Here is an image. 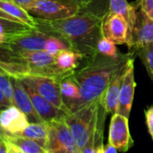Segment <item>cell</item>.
<instances>
[{
  "mask_svg": "<svg viewBox=\"0 0 153 153\" xmlns=\"http://www.w3.org/2000/svg\"><path fill=\"white\" fill-rule=\"evenodd\" d=\"M65 49H70V46L64 39L53 35H50L48 37L46 40L44 51H46L47 53L52 56H55L59 52Z\"/></svg>",
  "mask_w": 153,
  "mask_h": 153,
  "instance_id": "24",
  "label": "cell"
},
{
  "mask_svg": "<svg viewBox=\"0 0 153 153\" xmlns=\"http://www.w3.org/2000/svg\"><path fill=\"white\" fill-rule=\"evenodd\" d=\"M54 56L56 66L63 73L69 74H73L76 71V68L78 66L79 62L82 59H85L81 54L72 49L62 50Z\"/></svg>",
  "mask_w": 153,
  "mask_h": 153,
  "instance_id": "17",
  "label": "cell"
},
{
  "mask_svg": "<svg viewBox=\"0 0 153 153\" xmlns=\"http://www.w3.org/2000/svg\"><path fill=\"white\" fill-rule=\"evenodd\" d=\"M108 143L117 151L126 152L133 145V139L129 130V118L117 113L111 118Z\"/></svg>",
  "mask_w": 153,
  "mask_h": 153,
  "instance_id": "9",
  "label": "cell"
},
{
  "mask_svg": "<svg viewBox=\"0 0 153 153\" xmlns=\"http://www.w3.org/2000/svg\"><path fill=\"white\" fill-rule=\"evenodd\" d=\"M44 153H48V152H44Z\"/></svg>",
  "mask_w": 153,
  "mask_h": 153,
  "instance_id": "39",
  "label": "cell"
},
{
  "mask_svg": "<svg viewBox=\"0 0 153 153\" xmlns=\"http://www.w3.org/2000/svg\"><path fill=\"white\" fill-rule=\"evenodd\" d=\"M152 108H153V107H152Z\"/></svg>",
  "mask_w": 153,
  "mask_h": 153,
  "instance_id": "40",
  "label": "cell"
},
{
  "mask_svg": "<svg viewBox=\"0 0 153 153\" xmlns=\"http://www.w3.org/2000/svg\"><path fill=\"white\" fill-rule=\"evenodd\" d=\"M23 85L32 100L35 111L37 112L38 116L40 117L42 122L49 123L50 121H53L56 119H61L65 117V116L67 115L66 113H64L63 111L59 109L57 107H55L53 104H51L50 101H48L46 99L41 96L38 92H36L30 86L24 83Z\"/></svg>",
  "mask_w": 153,
  "mask_h": 153,
  "instance_id": "13",
  "label": "cell"
},
{
  "mask_svg": "<svg viewBox=\"0 0 153 153\" xmlns=\"http://www.w3.org/2000/svg\"><path fill=\"white\" fill-rule=\"evenodd\" d=\"M30 124L26 115L12 105L0 110V126L6 134H20Z\"/></svg>",
  "mask_w": 153,
  "mask_h": 153,
  "instance_id": "12",
  "label": "cell"
},
{
  "mask_svg": "<svg viewBox=\"0 0 153 153\" xmlns=\"http://www.w3.org/2000/svg\"><path fill=\"white\" fill-rule=\"evenodd\" d=\"M32 29H33V28L29 25H26L24 23L0 18V33H2V34L7 35V36H12L14 34L28 31Z\"/></svg>",
  "mask_w": 153,
  "mask_h": 153,
  "instance_id": "22",
  "label": "cell"
},
{
  "mask_svg": "<svg viewBox=\"0 0 153 153\" xmlns=\"http://www.w3.org/2000/svg\"><path fill=\"white\" fill-rule=\"evenodd\" d=\"M12 105H13L12 102L7 99V97L5 95V93L0 89V109L2 110V109L6 108Z\"/></svg>",
  "mask_w": 153,
  "mask_h": 153,
  "instance_id": "31",
  "label": "cell"
},
{
  "mask_svg": "<svg viewBox=\"0 0 153 153\" xmlns=\"http://www.w3.org/2000/svg\"><path fill=\"white\" fill-rule=\"evenodd\" d=\"M0 141H3V140H2V139H0Z\"/></svg>",
  "mask_w": 153,
  "mask_h": 153,
  "instance_id": "38",
  "label": "cell"
},
{
  "mask_svg": "<svg viewBox=\"0 0 153 153\" xmlns=\"http://www.w3.org/2000/svg\"><path fill=\"white\" fill-rule=\"evenodd\" d=\"M105 14L88 11L59 21L36 19L37 29L64 39L70 49L81 54L87 60L97 54Z\"/></svg>",
  "mask_w": 153,
  "mask_h": 153,
  "instance_id": "1",
  "label": "cell"
},
{
  "mask_svg": "<svg viewBox=\"0 0 153 153\" xmlns=\"http://www.w3.org/2000/svg\"><path fill=\"white\" fill-rule=\"evenodd\" d=\"M139 9L153 20V0H138Z\"/></svg>",
  "mask_w": 153,
  "mask_h": 153,
  "instance_id": "28",
  "label": "cell"
},
{
  "mask_svg": "<svg viewBox=\"0 0 153 153\" xmlns=\"http://www.w3.org/2000/svg\"><path fill=\"white\" fill-rule=\"evenodd\" d=\"M11 79L14 85V106L17 107L26 115L30 123H41L42 121L35 111L23 83L17 78L11 77Z\"/></svg>",
  "mask_w": 153,
  "mask_h": 153,
  "instance_id": "15",
  "label": "cell"
},
{
  "mask_svg": "<svg viewBox=\"0 0 153 153\" xmlns=\"http://www.w3.org/2000/svg\"><path fill=\"white\" fill-rule=\"evenodd\" d=\"M102 36L117 45L127 43L128 22L126 19L116 13H106L102 24Z\"/></svg>",
  "mask_w": 153,
  "mask_h": 153,
  "instance_id": "11",
  "label": "cell"
},
{
  "mask_svg": "<svg viewBox=\"0 0 153 153\" xmlns=\"http://www.w3.org/2000/svg\"><path fill=\"white\" fill-rule=\"evenodd\" d=\"M6 135V133L2 129V127L0 126V139H2V140H4V138H5V136Z\"/></svg>",
  "mask_w": 153,
  "mask_h": 153,
  "instance_id": "36",
  "label": "cell"
},
{
  "mask_svg": "<svg viewBox=\"0 0 153 153\" xmlns=\"http://www.w3.org/2000/svg\"><path fill=\"white\" fill-rule=\"evenodd\" d=\"M133 56V53L129 52L114 59L97 53L87 59L86 65L71 75L79 88L80 100L70 108V113L102 100L114 74Z\"/></svg>",
  "mask_w": 153,
  "mask_h": 153,
  "instance_id": "2",
  "label": "cell"
},
{
  "mask_svg": "<svg viewBox=\"0 0 153 153\" xmlns=\"http://www.w3.org/2000/svg\"><path fill=\"white\" fill-rule=\"evenodd\" d=\"M0 89L14 105V85L9 75L0 74Z\"/></svg>",
  "mask_w": 153,
  "mask_h": 153,
  "instance_id": "27",
  "label": "cell"
},
{
  "mask_svg": "<svg viewBox=\"0 0 153 153\" xmlns=\"http://www.w3.org/2000/svg\"><path fill=\"white\" fill-rule=\"evenodd\" d=\"M48 140L45 150L48 153H81L64 118L46 123Z\"/></svg>",
  "mask_w": 153,
  "mask_h": 153,
  "instance_id": "4",
  "label": "cell"
},
{
  "mask_svg": "<svg viewBox=\"0 0 153 153\" xmlns=\"http://www.w3.org/2000/svg\"><path fill=\"white\" fill-rule=\"evenodd\" d=\"M136 52L153 81V43L145 45L144 47L139 48Z\"/></svg>",
  "mask_w": 153,
  "mask_h": 153,
  "instance_id": "25",
  "label": "cell"
},
{
  "mask_svg": "<svg viewBox=\"0 0 153 153\" xmlns=\"http://www.w3.org/2000/svg\"><path fill=\"white\" fill-rule=\"evenodd\" d=\"M0 63H25L21 55L5 46H0Z\"/></svg>",
  "mask_w": 153,
  "mask_h": 153,
  "instance_id": "26",
  "label": "cell"
},
{
  "mask_svg": "<svg viewBox=\"0 0 153 153\" xmlns=\"http://www.w3.org/2000/svg\"><path fill=\"white\" fill-rule=\"evenodd\" d=\"M4 143H5V145L6 147L7 153H24L23 151H21L17 146H15L12 143L8 142L7 140L4 139Z\"/></svg>",
  "mask_w": 153,
  "mask_h": 153,
  "instance_id": "32",
  "label": "cell"
},
{
  "mask_svg": "<svg viewBox=\"0 0 153 153\" xmlns=\"http://www.w3.org/2000/svg\"><path fill=\"white\" fill-rule=\"evenodd\" d=\"M146 122H147V126H148V130L149 133L151 136L153 140V108H150L149 109H147L146 113Z\"/></svg>",
  "mask_w": 153,
  "mask_h": 153,
  "instance_id": "29",
  "label": "cell"
},
{
  "mask_svg": "<svg viewBox=\"0 0 153 153\" xmlns=\"http://www.w3.org/2000/svg\"><path fill=\"white\" fill-rule=\"evenodd\" d=\"M18 135L35 141L44 149L48 140V126L46 123H30Z\"/></svg>",
  "mask_w": 153,
  "mask_h": 153,
  "instance_id": "20",
  "label": "cell"
},
{
  "mask_svg": "<svg viewBox=\"0 0 153 153\" xmlns=\"http://www.w3.org/2000/svg\"><path fill=\"white\" fill-rule=\"evenodd\" d=\"M153 43V20L141 9L137 10L135 22L126 43L130 52H136L145 45Z\"/></svg>",
  "mask_w": 153,
  "mask_h": 153,
  "instance_id": "8",
  "label": "cell"
},
{
  "mask_svg": "<svg viewBox=\"0 0 153 153\" xmlns=\"http://www.w3.org/2000/svg\"><path fill=\"white\" fill-rule=\"evenodd\" d=\"M11 1L28 11L38 0H11Z\"/></svg>",
  "mask_w": 153,
  "mask_h": 153,
  "instance_id": "30",
  "label": "cell"
},
{
  "mask_svg": "<svg viewBox=\"0 0 153 153\" xmlns=\"http://www.w3.org/2000/svg\"><path fill=\"white\" fill-rule=\"evenodd\" d=\"M135 87L136 82L134 78V57L133 56L129 60L128 68L121 86L118 99V106L116 110L117 114L124 116L127 118L130 117L134 98Z\"/></svg>",
  "mask_w": 153,
  "mask_h": 153,
  "instance_id": "10",
  "label": "cell"
},
{
  "mask_svg": "<svg viewBox=\"0 0 153 153\" xmlns=\"http://www.w3.org/2000/svg\"><path fill=\"white\" fill-rule=\"evenodd\" d=\"M139 6L137 2L135 4H129L127 0H109L108 12L124 16L128 22V36L127 41L131 36L135 19L136 13Z\"/></svg>",
  "mask_w": 153,
  "mask_h": 153,
  "instance_id": "16",
  "label": "cell"
},
{
  "mask_svg": "<svg viewBox=\"0 0 153 153\" xmlns=\"http://www.w3.org/2000/svg\"><path fill=\"white\" fill-rule=\"evenodd\" d=\"M97 53L114 59H118L123 55L118 52V49L114 41L103 36L97 43Z\"/></svg>",
  "mask_w": 153,
  "mask_h": 153,
  "instance_id": "23",
  "label": "cell"
},
{
  "mask_svg": "<svg viewBox=\"0 0 153 153\" xmlns=\"http://www.w3.org/2000/svg\"><path fill=\"white\" fill-rule=\"evenodd\" d=\"M0 153H7V150H6V147L5 145L4 140L0 141Z\"/></svg>",
  "mask_w": 153,
  "mask_h": 153,
  "instance_id": "35",
  "label": "cell"
},
{
  "mask_svg": "<svg viewBox=\"0 0 153 153\" xmlns=\"http://www.w3.org/2000/svg\"><path fill=\"white\" fill-rule=\"evenodd\" d=\"M49 36L50 34L37 28H33L28 31L10 36L4 46L17 53L44 50L46 40Z\"/></svg>",
  "mask_w": 153,
  "mask_h": 153,
  "instance_id": "7",
  "label": "cell"
},
{
  "mask_svg": "<svg viewBox=\"0 0 153 153\" xmlns=\"http://www.w3.org/2000/svg\"><path fill=\"white\" fill-rule=\"evenodd\" d=\"M69 2H72L74 4H76L78 6H79V8L81 10H84L86 8H87L94 0H68Z\"/></svg>",
  "mask_w": 153,
  "mask_h": 153,
  "instance_id": "33",
  "label": "cell"
},
{
  "mask_svg": "<svg viewBox=\"0 0 153 153\" xmlns=\"http://www.w3.org/2000/svg\"><path fill=\"white\" fill-rule=\"evenodd\" d=\"M0 8L15 19L19 20L21 22L32 28H37L36 19L32 16L27 10L12 2L11 0H0Z\"/></svg>",
  "mask_w": 153,
  "mask_h": 153,
  "instance_id": "18",
  "label": "cell"
},
{
  "mask_svg": "<svg viewBox=\"0 0 153 153\" xmlns=\"http://www.w3.org/2000/svg\"><path fill=\"white\" fill-rule=\"evenodd\" d=\"M129 60L116 71V73L114 74V76L106 91V93L103 98V105H104V108L107 114L114 115L116 113L117 106H118L119 93H120L121 86L124 82L127 68H128Z\"/></svg>",
  "mask_w": 153,
  "mask_h": 153,
  "instance_id": "14",
  "label": "cell"
},
{
  "mask_svg": "<svg viewBox=\"0 0 153 153\" xmlns=\"http://www.w3.org/2000/svg\"><path fill=\"white\" fill-rule=\"evenodd\" d=\"M102 105L103 99L85 106L75 112L67 114L64 117L80 151L88 143L91 135L97 127Z\"/></svg>",
  "mask_w": 153,
  "mask_h": 153,
  "instance_id": "3",
  "label": "cell"
},
{
  "mask_svg": "<svg viewBox=\"0 0 153 153\" xmlns=\"http://www.w3.org/2000/svg\"><path fill=\"white\" fill-rule=\"evenodd\" d=\"M19 80L32 88L41 96L57 107L66 114H70V111L64 103L60 91V80L49 76L41 75H24Z\"/></svg>",
  "mask_w": 153,
  "mask_h": 153,
  "instance_id": "6",
  "label": "cell"
},
{
  "mask_svg": "<svg viewBox=\"0 0 153 153\" xmlns=\"http://www.w3.org/2000/svg\"><path fill=\"white\" fill-rule=\"evenodd\" d=\"M5 140L12 143L15 146H17L21 151L24 153H44L46 150L40 145L35 141L31 139L23 137L21 135H14V134H6L5 136Z\"/></svg>",
  "mask_w": 153,
  "mask_h": 153,
  "instance_id": "21",
  "label": "cell"
},
{
  "mask_svg": "<svg viewBox=\"0 0 153 153\" xmlns=\"http://www.w3.org/2000/svg\"><path fill=\"white\" fill-rule=\"evenodd\" d=\"M82 10L76 4L68 0H38L29 10L35 19L59 21L78 14Z\"/></svg>",
  "mask_w": 153,
  "mask_h": 153,
  "instance_id": "5",
  "label": "cell"
},
{
  "mask_svg": "<svg viewBox=\"0 0 153 153\" xmlns=\"http://www.w3.org/2000/svg\"><path fill=\"white\" fill-rule=\"evenodd\" d=\"M60 91L64 103L70 111V108L80 100L79 88L71 76L60 81Z\"/></svg>",
  "mask_w": 153,
  "mask_h": 153,
  "instance_id": "19",
  "label": "cell"
},
{
  "mask_svg": "<svg viewBox=\"0 0 153 153\" xmlns=\"http://www.w3.org/2000/svg\"><path fill=\"white\" fill-rule=\"evenodd\" d=\"M0 74H5V72L3 71V69L1 68V66H0Z\"/></svg>",
  "mask_w": 153,
  "mask_h": 153,
  "instance_id": "37",
  "label": "cell"
},
{
  "mask_svg": "<svg viewBox=\"0 0 153 153\" xmlns=\"http://www.w3.org/2000/svg\"><path fill=\"white\" fill-rule=\"evenodd\" d=\"M102 153H117V150L112 144H110L108 143L106 145L104 146V149H103Z\"/></svg>",
  "mask_w": 153,
  "mask_h": 153,
  "instance_id": "34",
  "label": "cell"
}]
</instances>
